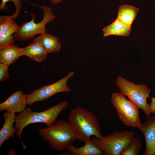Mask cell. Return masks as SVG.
Here are the masks:
<instances>
[{"instance_id":"obj_17","label":"cell","mask_w":155,"mask_h":155,"mask_svg":"<svg viewBox=\"0 0 155 155\" xmlns=\"http://www.w3.org/2000/svg\"><path fill=\"white\" fill-rule=\"evenodd\" d=\"M20 48L13 44L0 49V63L9 65L15 62L21 56Z\"/></svg>"},{"instance_id":"obj_16","label":"cell","mask_w":155,"mask_h":155,"mask_svg":"<svg viewBox=\"0 0 155 155\" xmlns=\"http://www.w3.org/2000/svg\"><path fill=\"white\" fill-rule=\"evenodd\" d=\"M103 36L117 35L126 37L129 35L131 27L123 23L117 18L112 23L102 29Z\"/></svg>"},{"instance_id":"obj_13","label":"cell","mask_w":155,"mask_h":155,"mask_svg":"<svg viewBox=\"0 0 155 155\" xmlns=\"http://www.w3.org/2000/svg\"><path fill=\"white\" fill-rule=\"evenodd\" d=\"M21 56H26L31 59L40 62L45 60L48 54L41 44L38 42H33L26 47L21 48Z\"/></svg>"},{"instance_id":"obj_18","label":"cell","mask_w":155,"mask_h":155,"mask_svg":"<svg viewBox=\"0 0 155 155\" xmlns=\"http://www.w3.org/2000/svg\"><path fill=\"white\" fill-rule=\"evenodd\" d=\"M139 10L138 8L131 5H121L119 8L117 18L131 27Z\"/></svg>"},{"instance_id":"obj_10","label":"cell","mask_w":155,"mask_h":155,"mask_svg":"<svg viewBox=\"0 0 155 155\" xmlns=\"http://www.w3.org/2000/svg\"><path fill=\"white\" fill-rule=\"evenodd\" d=\"M144 135L145 138L146 148L144 155L155 154V115L150 114L146 116V121L141 123L138 128Z\"/></svg>"},{"instance_id":"obj_20","label":"cell","mask_w":155,"mask_h":155,"mask_svg":"<svg viewBox=\"0 0 155 155\" xmlns=\"http://www.w3.org/2000/svg\"><path fill=\"white\" fill-rule=\"evenodd\" d=\"M1 1L0 4V10L1 11H6L7 9V3L9 1H12L16 7V11L11 16L13 19H15L19 16L22 6V2L21 0H1Z\"/></svg>"},{"instance_id":"obj_23","label":"cell","mask_w":155,"mask_h":155,"mask_svg":"<svg viewBox=\"0 0 155 155\" xmlns=\"http://www.w3.org/2000/svg\"><path fill=\"white\" fill-rule=\"evenodd\" d=\"M52 4L55 5L59 4L64 0H48Z\"/></svg>"},{"instance_id":"obj_7","label":"cell","mask_w":155,"mask_h":155,"mask_svg":"<svg viewBox=\"0 0 155 155\" xmlns=\"http://www.w3.org/2000/svg\"><path fill=\"white\" fill-rule=\"evenodd\" d=\"M133 131H117L100 139L94 137L92 140L106 155H120L122 151L134 137Z\"/></svg>"},{"instance_id":"obj_14","label":"cell","mask_w":155,"mask_h":155,"mask_svg":"<svg viewBox=\"0 0 155 155\" xmlns=\"http://www.w3.org/2000/svg\"><path fill=\"white\" fill-rule=\"evenodd\" d=\"M34 42L40 43L48 54L59 51L62 46L58 36L46 32L34 38Z\"/></svg>"},{"instance_id":"obj_22","label":"cell","mask_w":155,"mask_h":155,"mask_svg":"<svg viewBox=\"0 0 155 155\" xmlns=\"http://www.w3.org/2000/svg\"><path fill=\"white\" fill-rule=\"evenodd\" d=\"M151 103L149 108L150 113L153 114L155 113V98L153 96L151 98Z\"/></svg>"},{"instance_id":"obj_19","label":"cell","mask_w":155,"mask_h":155,"mask_svg":"<svg viewBox=\"0 0 155 155\" xmlns=\"http://www.w3.org/2000/svg\"><path fill=\"white\" fill-rule=\"evenodd\" d=\"M142 147L140 140L134 137L127 146L121 152L120 155H137L140 154Z\"/></svg>"},{"instance_id":"obj_1","label":"cell","mask_w":155,"mask_h":155,"mask_svg":"<svg viewBox=\"0 0 155 155\" xmlns=\"http://www.w3.org/2000/svg\"><path fill=\"white\" fill-rule=\"evenodd\" d=\"M68 121L80 141L85 142L92 136L98 139L102 136L96 117L90 111L81 106L71 110Z\"/></svg>"},{"instance_id":"obj_9","label":"cell","mask_w":155,"mask_h":155,"mask_svg":"<svg viewBox=\"0 0 155 155\" xmlns=\"http://www.w3.org/2000/svg\"><path fill=\"white\" fill-rule=\"evenodd\" d=\"M19 27L11 16H0V49L14 44L13 34Z\"/></svg>"},{"instance_id":"obj_21","label":"cell","mask_w":155,"mask_h":155,"mask_svg":"<svg viewBox=\"0 0 155 155\" xmlns=\"http://www.w3.org/2000/svg\"><path fill=\"white\" fill-rule=\"evenodd\" d=\"M9 65L0 63V81H4L9 78L8 72Z\"/></svg>"},{"instance_id":"obj_6","label":"cell","mask_w":155,"mask_h":155,"mask_svg":"<svg viewBox=\"0 0 155 155\" xmlns=\"http://www.w3.org/2000/svg\"><path fill=\"white\" fill-rule=\"evenodd\" d=\"M121 92H114L111 101L120 120L125 125L138 128L141 124L139 108Z\"/></svg>"},{"instance_id":"obj_12","label":"cell","mask_w":155,"mask_h":155,"mask_svg":"<svg viewBox=\"0 0 155 155\" xmlns=\"http://www.w3.org/2000/svg\"><path fill=\"white\" fill-rule=\"evenodd\" d=\"M83 146L76 148L72 144L68 146L66 149L68 152H64L63 155H104L102 150L91 138L86 140Z\"/></svg>"},{"instance_id":"obj_11","label":"cell","mask_w":155,"mask_h":155,"mask_svg":"<svg viewBox=\"0 0 155 155\" xmlns=\"http://www.w3.org/2000/svg\"><path fill=\"white\" fill-rule=\"evenodd\" d=\"M27 100L26 95L22 91H16L4 102L0 104V111L3 110L14 113H20L26 108Z\"/></svg>"},{"instance_id":"obj_4","label":"cell","mask_w":155,"mask_h":155,"mask_svg":"<svg viewBox=\"0 0 155 155\" xmlns=\"http://www.w3.org/2000/svg\"><path fill=\"white\" fill-rule=\"evenodd\" d=\"M116 83L120 92L141 109L146 116L150 114L149 112L150 104L147 103V100L151 91L148 86L143 84H136L119 75L117 78Z\"/></svg>"},{"instance_id":"obj_15","label":"cell","mask_w":155,"mask_h":155,"mask_svg":"<svg viewBox=\"0 0 155 155\" xmlns=\"http://www.w3.org/2000/svg\"><path fill=\"white\" fill-rule=\"evenodd\" d=\"M15 113L6 111L3 115L5 122L0 131V147L4 142L10 137H13L15 130L13 123L16 121Z\"/></svg>"},{"instance_id":"obj_8","label":"cell","mask_w":155,"mask_h":155,"mask_svg":"<svg viewBox=\"0 0 155 155\" xmlns=\"http://www.w3.org/2000/svg\"><path fill=\"white\" fill-rule=\"evenodd\" d=\"M74 75V71H71L65 77L55 83L42 86L26 95L27 105L32 106L35 102L43 101L57 93L71 91V89L67 85V82L69 78Z\"/></svg>"},{"instance_id":"obj_2","label":"cell","mask_w":155,"mask_h":155,"mask_svg":"<svg viewBox=\"0 0 155 155\" xmlns=\"http://www.w3.org/2000/svg\"><path fill=\"white\" fill-rule=\"evenodd\" d=\"M68 105L67 101H62L42 112H33L29 107H26L16 116L14 126L15 133L20 140L24 149L26 146L23 143L21 135L24 128L28 125L33 123H43L47 126L56 121V119L62 111Z\"/></svg>"},{"instance_id":"obj_5","label":"cell","mask_w":155,"mask_h":155,"mask_svg":"<svg viewBox=\"0 0 155 155\" xmlns=\"http://www.w3.org/2000/svg\"><path fill=\"white\" fill-rule=\"evenodd\" d=\"M43 11L44 15L42 20L36 23L35 15L32 13L31 20L28 22H24L19 26L18 29L13 34L14 39L18 41L29 40L34 38L36 35L42 34L46 32V25L54 20L55 16L51 7L45 5L38 6Z\"/></svg>"},{"instance_id":"obj_3","label":"cell","mask_w":155,"mask_h":155,"mask_svg":"<svg viewBox=\"0 0 155 155\" xmlns=\"http://www.w3.org/2000/svg\"><path fill=\"white\" fill-rule=\"evenodd\" d=\"M44 141L54 150L62 151L77 139L75 133L68 121H56L47 127L38 129Z\"/></svg>"}]
</instances>
